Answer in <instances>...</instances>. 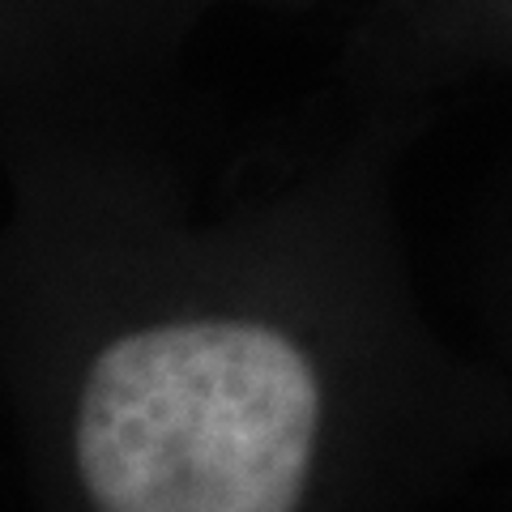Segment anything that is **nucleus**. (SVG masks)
<instances>
[{
	"label": "nucleus",
	"instance_id": "nucleus-1",
	"mask_svg": "<svg viewBox=\"0 0 512 512\" xmlns=\"http://www.w3.org/2000/svg\"><path fill=\"white\" fill-rule=\"evenodd\" d=\"M316 423L312 367L274 329H141L90 367L77 466L99 512H295Z\"/></svg>",
	"mask_w": 512,
	"mask_h": 512
}]
</instances>
